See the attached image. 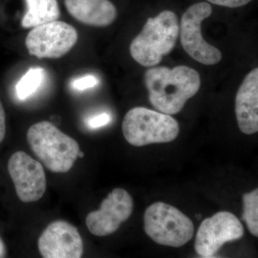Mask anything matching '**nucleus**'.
Masks as SVG:
<instances>
[{"label":"nucleus","instance_id":"f257e3e1","mask_svg":"<svg viewBox=\"0 0 258 258\" xmlns=\"http://www.w3.org/2000/svg\"><path fill=\"white\" fill-rule=\"evenodd\" d=\"M145 84L152 106L161 113L174 115L198 93L201 81L195 69L179 66L172 69L157 67L148 70Z\"/></svg>","mask_w":258,"mask_h":258},{"label":"nucleus","instance_id":"f03ea898","mask_svg":"<svg viewBox=\"0 0 258 258\" xmlns=\"http://www.w3.org/2000/svg\"><path fill=\"white\" fill-rule=\"evenodd\" d=\"M27 141L32 152L52 172H68L79 157V143L47 120L31 125Z\"/></svg>","mask_w":258,"mask_h":258},{"label":"nucleus","instance_id":"7ed1b4c3","mask_svg":"<svg viewBox=\"0 0 258 258\" xmlns=\"http://www.w3.org/2000/svg\"><path fill=\"white\" fill-rule=\"evenodd\" d=\"M179 25L175 13L166 10L149 18L142 31L130 45L134 60L144 67L156 66L175 46Z\"/></svg>","mask_w":258,"mask_h":258},{"label":"nucleus","instance_id":"20e7f679","mask_svg":"<svg viewBox=\"0 0 258 258\" xmlns=\"http://www.w3.org/2000/svg\"><path fill=\"white\" fill-rule=\"evenodd\" d=\"M179 125L170 115L136 107L127 112L122 123L125 140L134 147L169 143L177 138Z\"/></svg>","mask_w":258,"mask_h":258},{"label":"nucleus","instance_id":"39448f33","mask_svg":"<svg viewBox=\"0 0 258 258\" xmlns=\"http://www.w3.org/2000/svg\"><path fill=\"white\" fill-rule=\"evenodd\" d=\"M146 234L156 243L180 247L193 237L192 221L177 208L156 203L146 210L144 217Z\"/></svg>","mask_w":258,"mask_h":258},{"label":"nucleus","instance_id":"423d86ee","mask_svg":"<svg viewBox=\"0 0 258 258\" xmlns=\"http://www.w3.org/2000/svg\"><path fill=\"white\" fill-rule=\"evenodd\" d=\"M79 34L72 25L55 21L35 27L28 32L25 45L30 55L39 59H57L72 50Z\"/></svg>","mask_w":258,"mask_h":258},{"label":"nucleus","instance_id":"0eeeda50","mask_svg":"<svg viewBox=\"0 0 258 258\" xmlns=\"http://www.w3.org/2000/svg\"><path fill=\"white\" fill-rule=\"evenodd\" d=\"M211 5L199 3L191 5L183 15L179 26L180 38L185 52L200 63L212 66L222 60V53L217 47L204 40L202 23L211 15Z\"/></svg>","mask_w":258,"mask_h":258},{"label":"nucleus","instance_id":"6e6552de","mask_svg":"<svg viewBox=\"0 0 258 258\" xmlns=\"http://www.w3.org/2000/svg\"><path fill=\"white\" fill-rule=\"evenodd\" d=\"M243 235V226L234 214L219 212L202 222L195 239V251L201 257H212L226 242Z\"/></svg>","mask_w":258,"mask_h":258},{"label":"nucleus","instance_id":"1a4fd4ad","mask_svg":"<svg viewBox=\"0 0 258 258\" xmlns=\"http://www.w3.org/2000/svg\"><path fill=\"white\" fill-rule=\"evenodd\" d=\"M8 170L20 201L35 203L43 197L47 179L41 163L20 151L10 158Z\"/></svg>","mask_w":258,"mask_h":258},{"label":"nucleus","instance_id":"9d476101","mask_svg":"<svg viewBox=\"0 0 258 258\" xmlns=\"http://www.w3.org/2000/svg\"><path fill=\"white\" fill-rule=\"evenodd\" d=\"M134 200L128 191L116 188L108 194L98 210L90 212L86 219L93 235L105 237L114 233L132 215Z\"/></svg>","mask_w":258,"mask_h":258},{"label":"nucleus","instance_id":"9b49d317","mask_svg":"<svg viewBox=\"0 0 258 258\" xmlns=\"http://www.w3.org/2000/svg\"><path fill=\"white\" fill-rule=\"evenodd\" d=\"M37 246L45 258H80L83 254V239L79 230L62 220L47 226L40 235Z\"/></svg>","mask_w":258,"mask_h":258},{"label":"nucleus","instance_id":"f8f14e48","mask_svg":"<svg viewBox=\"0 0 258 258\" xmlns=\"http://www.w3.org/2000/svg\"><path fill=\"white\" fill-rule=\"evenodd\" d=\"M237 124L242 133L250 135L258 131V69L247 75L235 98Z\"/></svg>","mask_w":258,"mask_h":258},{"label":"nucleus","instance_id":"ddd939ff","mask_svg":"<svg viewBox=\"0 0 258 258\" xmlns=\"http://www.w3.org/2000/svg\"><path fill=\"white\" fill-rule=\"evenodd\" d=\"M64 5L73 18L88 26H108L117 17L116 8L109 0H64Z\"/></svg>","mask_w":258,"mask_h":258},{"label":"nucleus","instance_id":"4468645a","mask_svg":"<svg viewBox=\"0 0 258 258\" xmlns=\"http://www.w3.org/2000/svg\"><path fill=\"white\" fill-rule=\"evenodd\" d=\"M27 12L22 20L23 28H31L58 20L60 8L57 0H25Z\"/></svg>","mask_w":258,"mask_h":258},{"label":"nucleus","instance_id":"2eb2a0df","mask_svg":"<svg viewBox=\"0 0 258 258\" xmlns=\"http://www.w3.org/2000/svg\"><path fill=\"white\" fill-rule=\"evenodd\" d=\"M45 70L40 67L30 68L17 83V96L21 101L31 96L40 87L45 79Z\"/></svg>","mask_w":258,"mask_h":258},{"label":"nucleus","instance_id":"dca6fc26","mask_svg":"<svg viewBox=\"0 0 258 258\" xmlns=\"http://www.w3.org/2000/svg\"><path fill=\"white\" fill-rule=\"evenodd\" d=\"M244 221L254 237H258V189L243 195Z\"/></svg>","mask_w":258,"mask_h":258},{"label":"nucleus","instance_id":"f3484780","mask_svg":"<svg viewBox=\"0 0 258 258\" xmlns=\"http://www.w3.org/2000/svg\"><path fill=\"white\" fill-rule=\"evenodd\" d=\"M99 83V80L93 75H86L71 81V88L76 91H83L94 88Z\"/></svg>","mask_w":258,"mask_h":258},{"label":"nucleus","instance_id":"a211bd4d","mask_svg":"<svg viewBox=\"0 0 258 258\" xmlns=\"http://www.w3.org/2000/svg\"><path fill=\"white\" fill-rule=\"evenodd\" d=\"M111 120V116L110 114L107 113H102L100 114L93 115V116L88 118L86 123H87L88 128L96 129L108 124Z\"/></svg>","mask_w":258,"mask_h":258},{"label":"nucleus","instance_id":"6ab92c4d","mask_svg":"<svg viewBox=\"0 0 258 258\" xmlns=\"http://www.w3.org/2000/svg\"><path fill=\"white\" fill-rule=\"evenodd\" d=\"M212 4L227 7V8H236L248 4L252 0H208Z\"/></svg>","mask_w":258,"mask_h":258},{"label":"nucleus","instance_id":"aec40b11","mask_svg":"<svg viewBox=\"0 0 258 258\" xmlns=\"http://www.w3.org/2000/svg\"><path fill=\"white\" fill-rule=\"evenodd\" d=\"M6 135V115L3 103L0 101V144L3 142Z\"/></svg>","mask_w":258,"mask_h":258},{"label":"nucleus","instance_id":"412c9836","mask_svg":"<svg viewBox=\"0 0 258 258\" xmlns=\"http://www.w3.org/2000/svg\"><path fill=\"white\" fill-rule=\"evenodd\" d=\"M6 254V247H5L4 242L0 237V257H5Z\"/></svg>","mask_w":258,"mask_h":258},{"label":"nucleus","instance_id":"4be33fe9","mask_svg":"<svg viewBox=\"0 0 258 258\" xmlns=\"http://www.w3.org/2000/svg\"><path fill=\"white\" fill-rule=\"evenodd\" d=\"M83 157H84V154H83V152L80 151L79 153V157L83 158Z\"/></svg>","mask_w":258,"mask_h":258}]
</instances>
